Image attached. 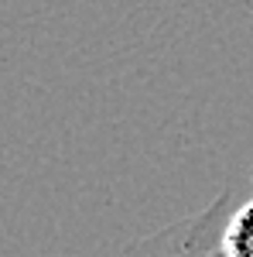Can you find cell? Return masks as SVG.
Here are the masks:
<instances>
[{
	"label": "cell",
	"instance_id": "6da1fadb",
	"mask_svg": "<svg viewBox=\"0 0 253 257\" xmlns=\"http://www.w3.org/2000/svg\"><path fill=\"white\" fill-rule=\"evenodd\" d=\"M198 237L212 257H253V192L246 182V196L229 182L222 196L195 213Z\"/></svg>",
	"mask_w": 253,
	"mask_h": 257
},
{
	"label": "cell",
	"instance_id": "7a4b0ae2",
	"mask_svg": "<svg viewBox=\"0 0 253 257\" xmlns=\"http://www.w3.org/2000/svg\"><path fill=\"white\" fill-rule=\"evenodd\" d=\"M120 257H212V254L205 250V243L198 237L195 216H185L134 240V243H127Z\"/></svg>",
	"mask_w": 253,
	"mask_h": 257
},
{
	"label": "cell",
	"instance_id": "3957f363",
	"mask_svg": "<svg viewBox=\"0 0 253 257\" xmlns=\"http://www.w3.org/2000/svg\"><path fill=\"white\" fill-rule=\"evenodd\" d=\"M246 182H250V192H253V168H250V175H246Z\"/></svg>",
	"mask_w": 253,
	"mask_h": 257
}]
</instances>
